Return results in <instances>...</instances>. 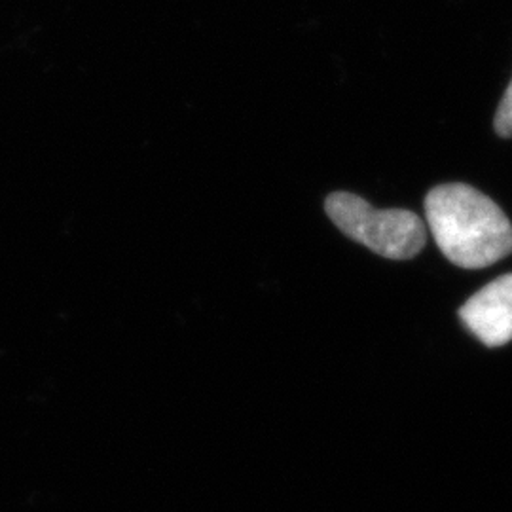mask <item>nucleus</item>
<instances>
[{
  "mask_svg": "<svg viewBox=\"0 0 512 512\" xmlns=\"http://www.w3.org/2000/svg\"><path fill=\"white\" fill-rule=\"evenodd\" d=\"M425 217L442 255L459 268H488L512 253L511 220L469 184L435 186L425 198Z\"/></svg>",
  "mask_w": 512,
  "mask_h": 512,
  "instance_id": "f257e3e1",
  "label": "nucleus"
},
{
  "mask_svg": "<svg viewBox=\"0 0 512 512\" xmlns=\"http://www.w3.org/2000/svg\"><path fill=\"white\" fill-rule=\"evenodd\" d=\"M330 220L348 236L391 260H410L425 247L423 220L406 209H376L349 192H334L325 202Z\"/></svg>",
  "mask_w": 512,
  "mask_h": 512,
  "instance_id": "f03ea898",
  "label": "nucleus"
},
{
  "mask_svg": "<svg viewBox=\"0 0 512 512\" xmlns=\"http://www.w3.org/2000/svg\"><path fill=\"white\" fill-rule=\"evenodd\" d=\"M465 329L490 346L512 340V274L501 275L473 294L459 310Z\"/></svg>",
  "mask_w": 512,
  "mask_h": 512,
  "instance_id": "7ed1b4c3",
  "label": "nucleus"
},
{
  "mask_svg": "<svg viewBox=\"0 0 512 512\" xmlns=\"http://www.w3.org/2000/svg\"><path fill=\"white\" fill-rule=\"evenodd\" d=\"M495 133L503 139H511L512 137V80L507 88V92L503 95L497 112H495L494 120Z\"/></svg>",
  "mask_w": 512,
  "mask_h": 512,
  "instance_id": "20e7f679",
  "label": "nucleus"
}]
</instances>
